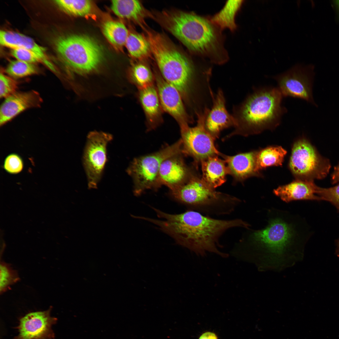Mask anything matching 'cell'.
I'll return each mask as SVG.
<instances>
[{
    "instance_id": "7c38bea8",
    "label": "cell",
    "mask_w": 339,
    "mask_h": 339,
    "mask_svg": "<svg viewBox=\"0 0 339 339\" xmlns=\"http://www.w3.org/2000/svg\"><path fill=\"white\" fill-rule=\"evenodd\" d=\"M311 66L297 65L283 73L272 77L283 97H288L313 103Z\"/></svg>"
},
{
    "instance_id": "44dd1931",
    "label": "cell",
    "mask_w": 339,
    "mask_h": 339,
    "mask_svg": "<svg viewBox=\"0 0 339 339\" xmlns=\"http://www.w3.org/2000/svg\"><path fill=\"white\" fill-rule=\"evenodd\" d=\"M111 7L116 15L133 22L143 30L148 28L146 19L148 17L153 18V15L138 0H112Z\"/></svg>"
},
{
    "instance_id": "30bf717a",
    "label": "cell",
    "mask_w": 339,
    "mask_h": 339,
    "mask_svg": "<svg viewBox=\"0 0 339 339\" xmlns=\"http://www.w3.org/2000/svg\"><path fill=\"white\" fill-rule=\"evenodd\" d=\"M210 109L196 116L197 123L193 127L188 126L180 130L182 141V152L183 155L190 156L194 159V165H197L208 157L221 156L222 153L214 145L215 140L206 130L205 121Z\"/></svg>"
},
{
    "instance_id": "4fadbf2b",
    "label": "cell",
    "mask_w": 339,
    "mask_h": 339,
    "mask_svg": "<svg viewBox=\"0 0 339 339\" xmlns=\"http://www.w3.org/2000/svg\"><path fill=\"white\" fill-rule=\"evenodd\" d=\"M51 307L46 310L27 314L19 320V333L13 339H53L52 326L57 319L51 316Z\"/></svg>"
},
{
    "instance_id": "83f0119b",
    "label": "cell",
    "mask_w": 339,
    "mask_h": 339,
    "mask_svg": "<svg viewBox=\"0 0 339 339\" xmlns=\"http://www.w3.org/2000/svg\"><path fill=\"white\" fill-rule=\"evenodd\" d=\"M55 2L63 11L75 16L83 17L88 15L92 9V3L89 0H59Z\"/></svg>"
},
{
    "instance_id": "9c48e42d",
    "label": "cell",
    "mask_w": 339,
    "mask_h": 339,
    "mask_svg": "<svg viewBox=\"0 0 339 339\" xmlns=\"http://www.w3.org/2000/svg\"><path fill=\"white\" fill-rule=\"evenodd\" d=\"M289 167L297 179L314 180L325 178L329 172L331 164L310 143L302 139L293 144Z\"/></svg>"
},
{
    "instance_id": "cb8c5ba5",
    "label": "cell",
    "mask_w": 339,
    "mask_h": 339,
    "mask_svg": "<svg viewBox=\"0 0 339 339\" xmlns=\"http://www.w3.org/2000/svg\"><path fill=\"white\" fill-rule=\"evenodd\" d=\"M243 2V0L227 1L222 9L210 19L221 30L228 28L233 31L236 28L235 17Z\"/></svg>"
},
{
    "instance_id": "5bb4252c",
    "label": "cell",
    "mask_w": 339,
    "mask_h": 339,
    "mask_svg": "<svg viewBox=\"0 0 339 339\" xmlns=\"http://www.w3.org/2000/svg\"><path fill=\"white\" fill-rule=\"evenodd\" d=\"M155 78L160 103L164 110L175 119L180 129L189 126L193 120L186 111L179 91L162 76L156 75Z\"/></svg>"
},
{
    "instance_id": "8992f818",
    "label": "cell",
    "mask_w": 339,
    "mask_h": 339,
    "mask_svg": "<svg viewBox=\"0 0 339 339\" xmlns=\"http://www.w3.org/2000/svg\"><path fill=\"white\" fill-rule=\"evenodd\" d=\"M170 194L176 201L189 207V210L208 216L229 214L242 202L235 196L210 187L196 172L181 186L170 191Z\"/></svg>"
},
{
    "instance_id": "d590c367",
    "label": "cell",
    "mask_w": 339,
    "mask_h": 339,
    "mask_svg": "<svg viewBox=\"0 0 339 339\" xmlns=\"http://www.w3.org/2000/svg\"><path fill=\"white\" fill-rule=\"evenodd\" d=\"M331 181L332 184L339 183V164L334 168L331 175Z\"/></svg>"
},
{
    "instance_id": "484cf974",
    "label": "cell",
    "mask_w": 339,
    "mask_h": 339,
    "mask_svg": "<svg viewBox=\"0 0 339 339\" xmlns=\"http://www.w3.org/2000/svg\"><path fill=\"white\" fill-rule=\"evenodd\" d=\"M287 151L281 146L269 147L256 151V168L261 170L272 166H281Z\"/></svg>"
},
{
    "instance_id": "ffe728a7",
    "label": "cell",
    "mask_w": 339,
    "mask_h": 339,
    "mask_svg": "<svg viewBox=\"0 0 339 339\" xmlns=\"http://www.w3.org/2000/svg\"><path fill=\"white\" fill-rule=\"evenodd\" d=\"M256 151L239 153L234 156L222 154L228 168L229 174L236 182H243L252 176L259 175L256 168Z\"/></svg>"
},
{
    "instance_id": "1f68e13d",
    "label": "cell",
    "mask_w": 339,
    "mask_h": 339,
    "mask_svg": "<svg viewBox=\"0 0 339 339\" xmlns=\"http://www.w3.org/2000/svg\"><path fill=\"white\" fill-rule=\"evenodd\" d=\"M24 166V162L21 157L17 153H12L5 158L3 168L8 173L15 175L21 172Z\"/></svg>"
},
{
    "instance_id": "d6986e66",
    "label": "cell",
    "mask_w": 339,
    "mask_h": 339,
    "mask_svg": "<svg viewBox=\"0 0 339 339\" xmlns=\"http://www.w3.org/2000/svg\"><path fill=\"white\" fill-rule=\"evenodd\" d=\"M0 43L2 46L11 49L23 48L34 52L40 57L43 64L52 72L57 73L56 68L47 56L46 49L32 38L19 32L1 30Z\"/></svg>"
},
{
    "instance_id": "52a82bcc",
    "label": "cell",
    "mask_w": 339,
    "mask_h": 339,
    "mask_svg": "<svg viewBox=\"0 0 339 339\" xmlns=\"http://www.w3.org/2000/svg\"><path fill=\"white\" fill-rule=\"evenodd\" d=\"M55 50L65 66L73 73L86 76L96 71L103 60L100 43L89 36L62 35L55 41Z\"/></svg>"
},
{
    "instance_id": "ba28073f",
    "label": "cell",
    "mask_w": 339,
    "mask_h": 339,
    "mask_svg": "<svg viewBox=\"0 0 339 339\" xmlns=\"http://www.w3.org/2000/svg\"><path fill=\"white\" fill-rule=\"evenodd\" d=\"M180 138L155 152L133 159L126 170L132 179L133 193L139 196L148 190H158L161 187L159 176L161 165L167 158L182 153Z\"/></svg>"
},
{
    "instance_id": "3957f363",
    "label": "cell",
    "mask_w": 339,
    "mask_h": 339,
    "mask_svg": "<svg viewBox=\"0 0 339 339\" xmlns=\"http://www.w3.org/2000/svg\"><path fill=\"white\" fill-rule=\"evenodd\" d=\"M267 217L265 228L246 229L233 248L235 253L278 257L302 251L308 237L303 219L299 215L275 208L269 210Z\"/></svg>"
},
{
    "instance_id": "603a6c76",
    "label": "cell",
    "mask_w": 339,
    "mask_h": 339,
    "mask_svg": "<svg viewBox=\"0 0 339 339\" xmlns=\"http://www.w3.org/2000/svg\"><path fill=\"white\" fill-rule=\"evenodd\" d=\"M140 99L142 105L153 128L160 114V102L158 92L152 85L141 89Z\"/></svg>"
},
{
    "instance_id": "d6a6232c",
    "label": "cell",
    "mask_w": 339,
    "mask_h": 339,
    "mask_svg": "<svg viewBox=\"0 0 339 339\" xmlns=\"http://www.w3.org/2000/svg\"><path fill=\"white\" fill-rule=\"evenodd\" d=\"M316 194L321 200L329 202L339 211V183L335 186L328 188L318 186Z\"/></svg>"
},
{
    "instance_id": "6da1fadb",
    "label": "cell",
    "mask_w": 339,
    "mask_h": 339,
    "mask_svg": "<svg viewBox=\"0 0 339 339\" xmlns=\"http://www.w3.org/2000/svg\"><path fill=\"white\" fill-rule=\"evenodd\" d=\"M152 208L161 220L143 217V220L153 223L178 244L202 256L208 252L223 257L220 243L222 236L234 228L247 229L250 225L240 218L221 219L212 218L198 212L188 210L178 214H170L154 207Z\"/></svg>"
},
{
    "instance_id": "4316f807",
    "label": "cell",
    "mask_w": 339,
    "mask_h": 339,
    "mask_svg": "<svg viewBox=\"0 0 339 339\" xmlns=\"http://www.w3.org/2000/svg\"><path fill=\"white\" fill-rule=\"evenodd\" d=\"M103 33L112 44L122 47L125 45L129 32L122 23L114 21L105 22L103 27Z\"/></svg>"
},
{
    "instance_id": "f1b7e54d",
    "label": "cell",
    "mask_w": 339,
    "mask_h": 339,
    "mask_svg": "<svg viewBox=\"0 0 339 339\" xmlns=\"http://www.w3.org/2000/svg\"><path fill=\"white\" fill-rule=\"evenodd\" d=\"M8 75L14 78H19L37 74L39 70L35 64L18 60L11 61L6 69Z\"/></svg>"
},
{
    "instance_id": "d4e9b609",
    "label": "cell",
    "mask_w": 339,
    "mask_h": 339,
    "mask_svg": "<svg viewBox=\"0 0 339 339\" xmlns=\"http://www.w3.org/2000/svg\"><path fill=\"white\" fill-rule=\"evenodd\" d=\"M125 46L131 57L141 62L152 55L149 44L144 35L137 32L129 33Z\"/></svg>"
},
{
    "instance_id": "f35d334b",
    "label": "cell",
    "mask_w": 339,
    "mask_h": 339,
    "mask_svg": "<svg viewBox=\"0 0 339 339\" xmlns=\"http://www.w3.org/2000/svg\"><path fill=\"white\" fill-rule=\"evenodd\" d=\"M334 3L339 10V0H336L334 1Z\"/></svg>"
},
{
    "instance_id": "e0dca14e",
    "label": "cell",
    "mask_w": 339,
    "mask_h": 339,
    "mask_svg": "<svg viewBox=\"0 0 339 339\" xmlns=\"http://www.w3.org/2000/svg\"><path fill=\"white\" fill-rule=\"evenodd\" d=\"M225 103L223 92L219 89L213 98L212 106L205 123L206 130L215 140L218 138L222 131L235 125L234 117L228 112Z\"/></svg>"
},
{
    "instance_id": "f546056e",
    "label": "cell",
    "mask_w": 339,
    "mask_h": 339,
    "mask_svg": "<svg viewBox=\"0 0 339 339\" xmlns=\"http://www.w3.org/2000/svg\"><path fill=\"white\" fill-rule=\"evenodd\" d=\"M131 73L132 80L141 89L152 85V73L148 67L143 63L138 62L134 64Z\"/></svg>"
},
{
    "instance_id": "8d00e7d4",
    "label": "cell",
    "mask_w": 339,
    "mask_h": 339,
    "mask_svg": "<svg viewBox=\"0 0 339 339\" xmlns=\"http://www.w3.org/2000/svg\"><path fill=\"white\" fill-rule=\"evenodd\" d=\"M199 339H218V338L214 333L208 331L203 333Z\"/></svg>"
},
{
    "instance_id": "7a4b0ae2",
    "label": "cell",
    "mask_w": 339,
    "mask_h": 339,
    "mask_svg": "<svg viewBox=\"0 0 339 339\" xmlns=\"http://www.w3.org/2000/svg\"><path fill=\"white\" fill-rule=\"evenodd\" d=\"M144 31L164 79L194 105L205 101L212 91L211 68L195 65L162 34L148 28Z\"/></svg>"
},
{
    "instance_id": "7402d4cb",
    "label": "cell",
    "mask_w": 339,
    "mask_h": 339,
    "mask_svg": "<svg viewBox=\"0 0 339 339\" xmlns=\"http://www.w3.org/2000/svg\"><path fill=\"white\" fill-rule=\"evenodd\" d=\"M218 156L209 157L200 163L202 180L209 187L214 189L226 181V175L229 174L226 162L219 158Z\"/></svg>"
},
{
    "instance_id": "e575fe53",
    "label": "cell",
    "mask_w": 339,
    "mask_h": 339,
    "mask_svg": "<svg viewBox=\"0 0 339 339\" xmlns=\"http://www.w3.org/2000/svg\"><path fill=\"white\" fill-rule=\"evenodd\" d=\"M11 55L16 60L27 63L35 64L43 62L40 57L34 52L25 49H11Z\"/></svg>"
},
{
    "instance_id": "4dcf8cb0",
    "label": "cell",
    "mask_w": 339,
    "mask_h": 339,
    "mask_svg": "<svg viewBox=\"0 0 339 339\" xmlns=\"http://www.w3.org/2000/svg\"><path fill=\"white\" fill-rule=\"evenodd\" d=\"M0 291L1 293L4 292L11 285L19 279L16 271L13 270L8 264L1 263Z\"/></svg>"
},
{
    "instance_id": "8fae6325",
    "label": "cell",
    "mask_w": 339,
    "mask_h": 339,
    "mask_svg": "<svg viewBox=\"0 0 339 339\" xmlns=\"http://www.w3.org/2000/svg\"><path fill=\"white\" fill-rule=\"evenodd\" d=\"M110 134L94 131L89 133L83 155V164L89 188H96L107 161V146L112 140Z\"/></svg>"
},
{
    "instance_id": "836d02e7",
    "label": "cell",
    "mask_w": 339,
    "mask_h": 339,
    "mask_svg": "<svg viewBox=\"0 0 339 339\" xmlns=\"http://www.w3.org/2000/svg\"><path fill=\"white\" fill-rule=\"evenodd\" d=\"M18 83L14 79L1 73L0 75V98H6L16 92Z\"/></svg>"
},
{
    "instance_id": "2e32d148",
    "label": "cell",
    "mask_w": 339,
    "mask_h": 339,
    "mask_svg": "<svg viewBox=\"0 0 339 339\" xmlns=\"http://www.w3.org/2000/svg\"><path fill=\"white\" fill-rule=\"evenodd\" d=\"M42 99L35 90L17 92L5 98L0 109V125L3 126L24 111L40 106Z\"/></svg>"
},
{
    "instance_id": "5b68a950",
    "label": "cell",
    "mask_w": 339,
    "mask_h": 339,
    "mask_svg": "<svg viewBox=\"0 0 339 339\" xmlns=\"http://www.w3.org/2000/svg\"><path fill=\"white\" fill-rule=\"evenodd\" d=\"M253 89L241 103L233 107L234 129L224 140L235 135L246 136L273 130L287 112L282 105L283 97L277 87L264 86Z\"/></svg>"
},
{
    "instance_id": "9a60e30c",
    "label": "cell",
    "mask_w": 339,
    "mask_h": 339,
    "mask_svg": "<svg viewBox=\"0 0 339 339\" xmlns=\"http://www.w3.org/2000/svg\"><path fill=\"white\" fill-rule=\"evenodd\" d=\"M181 153L165 160L160 168L159 181L161 186L167 187L170 191L178 188L186 182L196 173L185 163Z\"/></svg>"
},
{
    "instance_id": "277c9868",
    "label": "cell",
    "mask_w": 339,
    "mask_h": 339,
    "mask_svg": "<svg viewBox=\"0 0 339 339\" xmlns=\"http://www.w3.org/2000/svg\"><path fill=\"white\" fill-rule=\"evenodd\" d=\"M154 19L193 53L217 64L228 60L221 30L210 19L178 10L159 13Z\"/></svg>"
},
{
    "instance_id": "74e56055",
    "label": "cell",
    "mask_w": 339,
    "mask_h": 339,
    "mask_svg": "<svg viewBox=\"0 0 339 339\" xmlns=\"http://www.w3.org/2000/svg\"><path fill=\"white\" fill-rule=\"evenodd\" d=\"M336 252L337 256L339 257V239L336 243Z\"/></svg>"
},
{
    "instance_id": "ac0fdd59",
    "label": "cell",
    "mask_w": 339,
    "mask_h": 339,
    "mask_svg": "<svg viewBox=\"0 0 339 339\" xmlns=\"http://www.w3.org/2000/svg\"><path fill=\"white\" fill-rule=\"evenodd\" d=\"M318 187L313 180L297 179L288 184L279 186L273 192L286 203L298 200L320 201V197L316 194Z\"/></svg>"
}]
</instances>
